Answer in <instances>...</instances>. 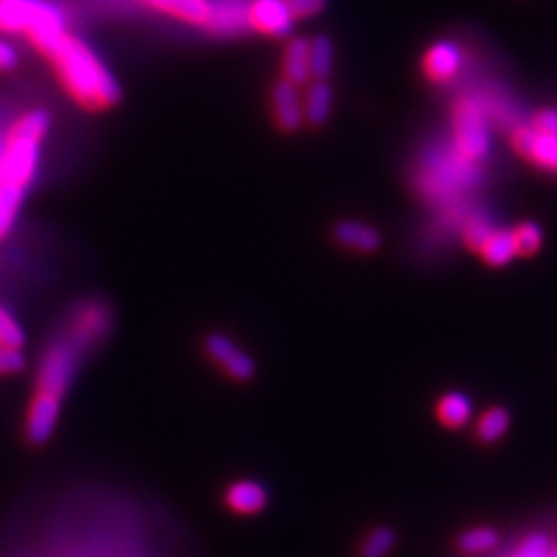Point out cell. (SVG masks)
I'll return each instance as SVG.
<instances>
[{
	"mask_svg": "<svg viewBox=\"0 0 557 557\" xmlns=\"http://www.w3.org/2000/svg\"><path fill=\"white\" fill-rule=\"evenodd\" d=\"M36 48L52 60L60 81L81 106L97 110L116 106L120 102L122 89L118 81L79 38L69 36L62 29L40 42Z\"/></svg>",
	"mask_w": 557,
	"mask_h": 557,
	"instance_id": "cell-1",
	"label": "cell"
},
{
	"mask_svg": "<svg viewBox=\"0 0 557 557\" xmlns=\"http://www.w3.org/2000/svg\"><path fill=\"white\" fill-rule=\"evenodd\" d=\"M62 29V15L44 0H0V31L25 34L36 46Z\"/></svg>",
	"mask_w": 557,
	"mask_h": 557,
	"instance_id": "cell-2",
	"label": "cell"
},
{
	"mask_svg": "<svg viewBox=\"0 0 557 557\" xmlns=\"http://www.w3.org/2000/svg\"><path fill=\"white\" fill-rule=\"evenodd\" d=\"M454 151L463 159L477 163L489 153V133L483 106L473 97L458 100L452 110Z\"/></svg>",
	"mask_w": 557,
	"mask_h": 557,
	"instance_id": "cell-3",
	"label": "cell"
},
{
	"mask_svg": "<svg viewBox=\"0 0 557 557\" xmlns=\"http://www.w3.org/2000/svg\"><path fill=\"white\" fill-rule=\"evenodd\" d=\"M79 355L81 349L69 337L54 341L42 359L38 372V392L62 399L73 380Z\"/></svg>",
	"mask_w": 557,
	"mask_h": 557,
	"instance_id": "cell-4",
	"label": "cell"
},
{
	"mask_svg": "<svg viewBox=\"0 0 557 557\" xmlns=\"http://www.w3.org/2000/svg\"><path fill=\"white\" fill-rule=\"evenodd\" d=\"M444 163L434 170L430 168L421 178V188L425 194H430L432 199H448L450 192H461L477 182V168L475 163L463 159L454 151V159H442Z\"/></svg>",
	"mask_w": 557,
	"mask_h": 557,
	"instance_id": "cell-5",
	"label": "cell"
},
{
	"mask_svg": "<svg viewBox=\"0 0 557 557\" xmlns=\"http://www.w3.org/2000/svg\"><path fill=\"white\" fill-rule=\"evenodd\" d=\"M38 145L40 143L36 141L9 137L3 157H0V174H3L5 184L25 188L31 180H34L38 157H40Z\"/></svg>",
	"mask_w": 557,
	"mask_h": 557,
	"instance_id": "cell-6",
	"label": "cell"
},
{
	"mask_svg": "<svg viewBox=\"0 0 557 557\" xmlns=\"http://www.w3.org/2000/svg\"><path fill=\"white\" fill-rule=\"evenodd\" d=\"M510 145L535 168L557 174V139L539 135L531 126H518L512 130Z\"/></svg>",
	"mask_w": 557,
	"mask_h": 557,
	"instance_id": "cell-7",
	"label": "cell"
},
{
	"mask_svg": "<svg viewBox=\"0 0 557 557\" xmlns=\"http://www.w3.org/2000/svg\"><path fill=\"white\" fill-rule=\"evenodd\" d=\"M60 417V399L38 392L29 405L25 419V436L31 444H44L56 430Z\"/></svg>",
	"mask_w": 557,
	"mask_h": 557,
	"instance_id": "cell-8",
	"label": "cell"
},
{
	"mask_svg": "<svg viewBox=\"0 0 557 557\" xmlns=\"http://www.w3.org/2000/svg\"><path fill=\"white\" fill-rule=\"evenodd\" d=\"M250 25H254L262 34L273 38H287L293 29V15L285 0H256L248 11Z\"/></svg>",
	"mask_w": 557,
	"mask_h": 557,
	"instance_id": "cell-9",
	"label": "cell"
},
{
	"mask_svg": "<svg viewBox=\"0 0 557 557\" xmlns=\"http://www.w3.org/2000/svg\"><path fill=\"white\" fill-rule=\"evenodd\" d=\"M207 353L215 359V362L236 380H250L254 376V362L248 353H244L240 347L234 345L232 339L225 335H211L207 337Z\"/></svg>",
	"mask_w": 557,
	"mask_h": 557,
	"instance_id": "cell-10",
	"label": "cell"
},
{
	"mask_svg": "<svg viewBox=\"0 0 557 557\" xmlns=\"http://www.w3.org/2000/svg\"><path fill=\"white\" fill-rule=\"evenodd\" d=\"M273 110H275L277 124L283 130H287V133L302 128L306 118H304V100L298 85H293L285 79L279 81L273 87Z\"/></svg>",
	"mask_w": 557,
	"mask_h": 557,
	"instance_id": "cell-11",
	"label": "cell"
},
{
	"mask_svg": "<svg viewBox=\"0 0 557 557\" xmlns=\"http://www.w3.org/2000/svg\"><path fill=\"white\" fill-rule=\"evenodd\" d=\"M463 56L452 42H438L423 56V73L434 83H448L461 71Z\"/></svg>",
	"mask_w": 557,
	"mask_h": 557,
	"instance_id": "cell-12",
	"label": "cell"
},
{
	"mask_svg": "<svg viewBox=\"0 0 557 557\" xmlns=\"http://www.w3.org/2000/svg\"><path fill=\"white\" fill-rule=\"evenodd\" d=\"M110 331V312L100 304H89L83 308L77 318L69 339L83 351L89 343L100 341Z\"/></svg>",
	"mask_w": 557,
	"mask_h": 557,
	"instance_id": "cell-13",
	"label": "cell"
},
{
	"mask_svg": "<svg viewBox=\"0 0 557 557\" xmlns=\"http://www.w3.org/2000/svg\"><path fill=\"white\" fill-rule=\"evenodd\" d=\"M267 489L256 481H238L225 491V504L238 514H256L267 506Z\"/></svg>",
	"mask_w": 557,
	"mask_h": 557,
	"instance_id": "cell-14",
	"label": "cell"
},
{
	"mask_svg": "<svg viewBox=\"0 0 557 557\" xmlns=\"http://www.w3.org/2000/svg\"><path fill=\"white\" fill-rule=\"evenodd\" d=\"M335 238L341 246L357 252H374L382 244L378 229L362 221H341L335 227Z\"/></svg>",
	"mask_w": 557,
	"mask_h": 557,
	"instance_id": "cell-15",
	"label": "cell"
},
{
	"mask_svg": "<svg viewBox=\"0 0 557 557\" xmlns=\"http://www.w3.org/2000/svg\"><path fill=\"white\" fill-rule=\"evenodd\" d=\"M333 110V89L326 81H314L304 97V118L312 126H322Z\"/></svg>",
	"mask_w": 557,
	"mask_h": 557,
	"instance_id": "cell-16",
	"label": "cell"
},
{
	"mask_svg": "<svg viewBox=\"0 0 557 557\" xmlns=\"http://www.w3.org/2000/svg\"><path fill=\"white\" fill-rule=\"evenodd\" d=\"M145 3L190 23H209L213 11L209 0H145Z\"/></svg>",
	"mask_w": 557,
	"mask_h": 557,
	"instance_id": "cell-17",
	"label": "cell"
},
{
	"mask_svg": "<svg viewBox=\"0 0 557 557\" xmlns=\"http://www.w3.org/2000/svg\"><path fill=\"white\" fill-rule=\"evenodd\" d=\"M285 81L293 85H304L310 79V60H308V40L296 38L285 48L283 56Z\"/></svg>",
	"mask_w": 557,
	"mask_h": 557,
	"instance_id": "cell-18",
	"label": "cell"
},
{
	"mask_svg": "<svg viewBox=\"0 0 557 557\" xmlns=\"http://www.w3.org/2000/svg\"><path fill=\"white\" fill-rule=\"evenodd\" d=\"M481 258L487 262L489 267H504L516 256L514 240L510 229H494L489 238L479 248Z\"/></svg>",
	"mask_w": 557,
	"mask_h": 557,
	"instance_id": "cell-19",
	"label": "cell"
},
{
	"mask_svg": "<svg viewBox=\"0 0 557 557\" xmlns=\"http://www.w3.org/2000/svg\"><path fill=\"white\" fill-rule=\"evenodd\" d=\"M436 415L438 421L448 430H458L469 421L471 417V401L461 395V392H448L436 407Z\"/></svg>",
	"mask_w": 557,
	"mask_h": 557,
	"instance_id": "cell-20",
	"label": "cell"
},
{
	"mask_svg": "<svg viewBox=\"0 0 557 557\" xmlns=\"http://www.w3.org/2000/svg\"><path fill=\"white\" fill-rule=\"evenodd\" d=\"M308 60H310V77L316 81H326L333 73L335 64V46L326 36H318L308 42Z\"/></svg>",
	"mask_w": 557,
	"mask_h": 557,
	"instance_id": "cell-21",
	"label": "cell"
},
{
	"mask_svg": "<svg viewBox=\"0 0 557 557\" xmlns=\"http://www.w3.org/2000/svg\"><path fill=\"white\" fill-rule=\"evenodd\" d=\"M25 188L13 186V184H3L0 188V240H5L11 232V227L17 219L19 207L23 203Z\"/></svg>",
	"mask_w": 557,
	"mask_h": 557,
	"instance_id": "cell-22",
	"label": "cell"
},
{
	"mask_svg": "<svg viewBox=\"0 0 557 557\" xmlns=\"http://www.w3.org/2000/svg\"><path fill=\"white\" fill-rule=\"evenodd\" d=\"M510 425V415L502 407L487 409L477 421V438L485 444L500 440Z\"/></svg>",
	"mask_w": 557,
	"mask_h": 557,
	"instance_id": "cell-23",
	"label": "cell"
},
{
	"mask_svg": "<svg viewBox=\"0 0 557 557\" xmlns=\"http://www.w3.org/2000/svg\"><path fill=\"white\" fill-rule=\"evenodd\" d=\"M48 126H50V116L46 112H42V110H34V112L21 116L13 124L9 137L40 143L44 139V135L48 133Z\"/></svg>",
	"mask_w": 557,
	"mask_h": 557,
	"instance_id": "cell-24",
	"label": "cell"
},
{
	"mask_svg": "<svg viewBox=\"0 0 557 557\" xmlns=\"http://www.w3.org/2000/svg\"><path fill=\"white\" fill-rule=\"evenodd\" d=\"M510 232H512L516 256L529 258L539 252V248L543 244V234H541L539 225H535L531 221H524V223H518L514 229H510Z\"/></svg>",
	"mask_w": 557,
	"mask_h": 557,
	"instance_id": "cell-25",
	"label": "cell"
},
{
	"mask_svg": "<svg viewBox=\"0 0 557 557\" xmlns=\"http://www.w3.org/2000/svg\"><path fill=\"white\" fill-rule=\"evenodd\" d=\"M498 541L500 539H498V533L494 529L481 527V529H471V531H467V533L458 537V549H461L467 555H477V553L491 551L498 545Z\"/></svg>",
	"mask_w": 557,
	"mask_h": 557,
	"instance_id": "cell-26",
	"label": "cell"
},
{
	"mask_svg": "<svg viewBox=\"0 0 557 557\" xmlns=\"http://www.w3.org/2000/svg\"><path fill=\"white\" fill-rule=\"evenodd\" d=\"M395 541V533L388 527H378L366 537L362 545V557H386L395 547Z\"/></svg>",
	"mask_w": 557,
	"mask_h": 557,
	"instance_id": "cell-27",
	"label": "cell"
},
{
	"mask_svg": "<svg viewBox=\"0 0 557 557\" xmlns=\"http://www.w3.org/2000/svg\"><path fill=\"white\" fill-rule=\"evenodd\" d=\"M250 23V15L242 13L238 7H227L221 9V13L211 11V19L207 25L215 27L217 31H227V34H234L240 27Z\"/></svg>",
	"mask_w": 557,
	"mask_h": 557,
	"instance_id": "cell-28",
	"label": "cell"
},
{
	"mask_svg": "<svg viewBox=\"0 0 557 557\" xmlns=\"http://www.w3.org/2000/svg\"><path fill=\"white\" fill-rule=\"evenodd\" d=\"M23 343H25V333L19 326V322L5 306H0V345L21 349Z\"/></svg>",
	"mask_w": 557,
	"mask_h": 557,
	"instance_id": "cell-29",
	"label": "cell"
},
{
	"mask_svg": "<svg viewBox=\"0 0 557 557\" xmlns=\"http://www.w3.org/2000/svg\"><path fill=\"white\" fill-rule=\"evenodd\" d=\"M491 232H494V229H491V223L485 217L473 215L463 229V240H465L467 248L479 252V248L483 246V242L489 238Z\"/></svg>",
	"mask_w": 557,
	"mask_h": 557,
	"instance_id": "cell-30",
	"label": "cell"
},
{
	"mask_svg": "<svg viewBox=\"0 0 557 557\" xmlns=\"http://www.w3.org/2000/svg\"><path fill=\"white\" fill-rule=\"evenodd\" d=\"M549 551V539L543 533H535L522 541L514 557H547Z\"/></svg>",
	"mask_w": 557,
	"mask_h": 557,
	"instance_id": "cell-31",
	"label": "cell"
},
{
	"mask_svg": "<svg viewBox=\"0 0 557 557\" xmlns=\"http://www.w3.org/2000/svg\"><path fill=\"white\" fill-rule=\"evenodd\" d=\"M293 19H308L326 9V0H285Z\"/></svg>",
	"mask_w": 557,
	"mask_h": 557,
	"instance_id": "cell-32",
	"label": "cell"
},
{
	"mask_svg": "<svg viewBox=\"0 0 557 557\" xmlns=\"http://www.w3.org/2000/svg\"><path fill=\"white\" fill-rule=\"evenodd\" d=\"M25 368V357L21 349L0 345V374H15Z\"/></svg>",
	"mask_w": 557,
	"mask_h": 557,
	"instance_id": "cell-33",
	"label": "cell"
},
{
	"mask_svg": "<svg viewBox=\"0 0 557 557\" xmlns=\"http://www.w3.org/2000/svg\"><path fill=\"white\" fill-rule=\"evenodd\" d=\"M531 128L537 130L539 135L557 139V110H541L533 116Z\"/></svg>",
	"mask_w": 557,
	"mask_h": 557,
	"instance_id": "cell-34",
	"label": "cell"
},
{
	"mask_svg": "<svg viewBox=\"0 0 557 557\" xmlns=\"http://www.w3.org/2000/svg\"><path fill=\"white\" fill-rule=\"evenodd\" d=\"M17 64H19L17 50L9 42L0 40V71L3 73L13 71V69H17Z\"/></svg>",
	"mask_w": 557,
	"mask_h": 557,
	"instance_id": "cell-35",
	"label": "cell"
},
{
	"mask_svg": "<svg viewBox=\"0 0 557 557\" xmlns=\"http://www.w3.org/2000/svg\"><path fill=\"white\" fill-rule=\"evenodd\" d=\"M547 557H557V547L553 549V551H549V555Z\"/></svg>",
	"mask_w": 557,
	"mask_h": 557,
	"instance_id": "cell-36",
	"label": "cell"
},
{
	"mask_svg": "<svg viewBox=\"0 0 557 557\" xmlns=\"http://www.w3.org/2000/svg\"><path fill=\"white\" fill-rule=\"evenodd\" d=\"M3 184H5V180H3V174H0V188H3Z\"/></svg>",
	"mask_w": 557,
	"mask_h": 557,
	"instance_id": "cell-37",
	"label": "cell"
}]
</instances>
